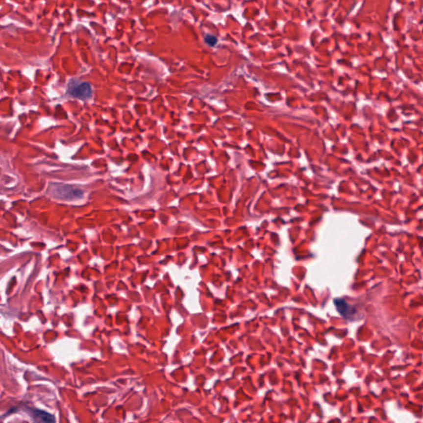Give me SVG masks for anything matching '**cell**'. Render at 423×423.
Masks as SVG:
<instances>
[{"label":"cell","instance_id":"277c9868","mask_svg":"<svg viewBox=\"0 0 423 423\" xmlns=\"http://www.w3.org/2000/svg\"><path fill=\"white\" fill-rule=\"evenodd\" d=\"M33 415H34V418H37V420L41 421V422L51 423V422L55 421L52 415H50L46 412H43V411H33Z\"/></svg>","mask_w":423,"mask_h":423},{"label":"cell","instance_id":"3957f363","mask_svg":"<svg viewBox=\"0 0 423 423\" xmlns=\"http://www.w3.org/2000/svg\"><path fill=\"white\" fill-rule=\"evenodd\" d=\"M334 302H335L336 308L339 312L340 314L343 316L344 318H350L354 316L355 312H356L355 308H353L352 306L348 304L344 299H337L334 300Z\"/></svg>","mask_w":423,"mask_h":423},{"label":"cell","instance_id":"5b68a950","mask_svg":"<svg viewBox=\"0 0 423 423\" xmlns=\"http://www.w3.org/2000/svg\"><path fill=\"white\" fill-rule=\"evenodd\" d=\"M205 42L208 44V45L213 47V46L217 44L218 39H217V37H214V36H212V35H207L205 37Z\"/></svg>","mask_w":423,"mask_h":423},{"label":"cell","instance_id":"7a4b0ae2","mask_svg":"<svg viewBox=\"0 0 423 423\" xmlns=\"http://www.w3.org/2000/svg\"><path fill=\"white\" fill-rule=\"evenodd\" d=\"M67 94L71 97L86 100L92 97L93 90L89 83L79 79H71L67 87Z\"/></svg>","mask_w":423,"mask_h":423},{"label":"cell","instance_id":"6da1fadb","mask_svg":"<svg viewBox=\"0 0 423 423\" xmlns=\"http://www.w3.org/2000/svg\"><path fill=\"white\" fill-rule=\"evenodd\" d=\"M50 194L57 199L73 201L81 199L84 193L81 189L66 184H53Z\"/></svg>","mask_w":423,"mask_h":423}]
</instances>
